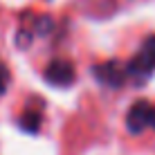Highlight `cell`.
Here are the masks:
<instances>
[{
	"mask_svg": "<svg viewBox=\"0 0 155 155\" xmlns=\"http://www.w3.org/2000/svg\"><path fill=\"white\" fill-rule=\"evenodd\" d=\"M52 18L50 16H41V18H36L34 20V27H36V34H41V36H45V34H50L52 31Z\"/></svg>",
	"mask_w": 155,
	"mask_h": 155,
	"instance_id": "cell-6",
	"label": "cell"
},
{
	"mask_svg": "<svg viewBox=\"0 0 155 155\" xmlns=\"http://www.w3.org/2000/svg\"><path fill=\"white\" fill-rule=\"evenodd\" d=\"M94 79L99 83L108 85V88H119V85L126 83V68H121L117 61H108V63H101L92 70Z\"/></svg>",
	"mask_w": 155,
	"mask_h": 155,
	"instance_id": "cell-4",
	"label": "cell"
},
{
	"mask_svg": "<svg viewBox=\"0 0 155 155\" xmlns=\"http://www.w3.org/2000/svg\"><path fill=\"white\" fill-rule=\"evenodd\" d=\"M7 85H9V70L0 63V94L7 90Z\"/></svg>",
	"mask_w": 155,
	"mask_h": 155,
	"instance_id": "cell-8",
	"label": "cell"
},
{
	"mask_svg": "<svg viewBox=\"0 0 155 155\" xmlns=\"http://www.w3.org/2000/svg\"><path fill=\"white\" fill-rule=\"evenodd\" d=\"M153 72H155V34L144 38L140 52L126 65V79H133L135 83H146V79Z\"/></svg>",
	"mask_w": 155,
	"mask_h": 155,
	"instance_id": "cell-1",
	"label": "cell"
},
{
	"mask_svg": "<svg viewBox=\"0 0 155 155\" xmlns=\"http://www.w3.org/2000/svg\"><path fill=\"white\" fill-rule=\"evenodd\" d=\"M20 128H23L25 133H31V135H36L41 128V117L36 113H27L23 115V119H20Z\"/></svg>",
	"mask_w": 155,
	"mask_h": 155,
	"instance_id": "cell-5",
	"label": "cell"
},
{
	"mask_svg": "<svg viewBox=\"0 0 155 155\" xmlns=\"http://www.w3.org/2000/svg\"><path fill=\"white\" fill-rule=\"evenodd\" d=\"M74 79H77V70L65 58H56L45 68V81L54 88H68L74 83Z\"/></svg>",
	"mask_w": 155,
	"mask_h": 155,
	"instance_id": "cell-3",
	"label": "cell"
},
{
	"mask_svg": "<svg viewBox=\"0 0 155 155\" xmlns=\"http://www.w3.org/2000/svg\"><path fill=\"white\" fill-rule=\"evenodd\" d=\"M29 41H31V31L20 29L18 34H16V43H18V47H27V45H29Z\"/></svg>",
	"mask_w": 155,
	"mask_h": 155,
	"instance_id": "cell-7",
	"label": "cell"
},
{
	"mask_svg": "<svg viewBox=\"0 0 155 155\" xmlns=\"http://www.w3.org/2000/svg\"><path fill=\"white\" fill-rule=\"evenodd\" d=\"M151 110L153 104H148L146 99H140L128 108L126 113V128L130 135H142L146 128H151Z\"/></svg>",
	"mask_w": 155,
	"mask_h": 155,
	"instance_id": "cell-2",
	"label": "cell"
},
{
	"mask_svg": "<svg viewBox=\"0 0 155 155\" xmlns=\"http://www.w3.org/2000/svg\"><path fill=\"white\" fill-rule=\"evenodd\" d=\"M151 128H155V106H153V110H151Z\"/></svg>",
	"mask_w": 155,
	"mask_h": 155,
	"instance_id": "cell-9",
	"label": "cell"
}]
</instances>
